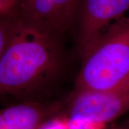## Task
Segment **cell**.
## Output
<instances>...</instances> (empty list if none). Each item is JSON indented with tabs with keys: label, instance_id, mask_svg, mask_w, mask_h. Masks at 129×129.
<instances>
[{
	"label": "cell",
	"instance_id": "obj_10",
	"mask_svg": "<svg viewBox=\"0 0 129 129\" xmlns=\"http://www.w3.org/2000/svg\"><path fill=\"white\" fill-rule=\"evenodd\" d=\"M71 120V129H108V124L89 120Z\"/></svg>",
	"mask_w": 129,
	"mask_h": 129
},
{
	"label": "cell",
	"instance_id": "obj_6",
	"mask_svg": "<svg viewBox=\"0 0 129 129\" xmlns=\"http://www.w3.org/2000/svg\"><path fill=\"white\" fill-rule=\"evenodd\" d=\"M66 102L26 101L0 110V129H40L52 117L62 113Z\"/></svg>",
	"mask_w": 129,
	"mask_h": 129
},
{
	"label": "cell",
	"instance_id": "obj_8",
	"mask_svg": "<svg viewBox=\"0 0 129 129\" xmlns=\"http://www.w3.org/2000/svg\"><path fill=\"white\" fill-rule=\"evenodd\" d=\"M40 129H71V120L63 111L47 120Z\"/></svg>",
	"mask_w": 129,
	"mask_h": 129
},
{
	"label": "cell",
	"instance_id": "obj_2",
	"mask_svg": "<svg viewBox=\"0 0 129 129\" xmlns=\"http://www.w3.org/2000/svg\"><path fill=\"white\" fill-rule=\"evenodd\" d=\"M73 93L115 88L129 80V14L81 58Z\"/></svg>",
	"mask_w": 129,
	"mask_h": 129
},
{
	"label": "cell",
	"instance_id": "obj_3",
	"mask_svg": "<svg viewBox=\"0 0 129 129\" xmlns=\"http://www.w3.org/2000/svg\"><path fill=\"white\" fill-rule=\"evenodd\" d=\"M129 111V80L106 90L72 93L64 113L72 120L109 124Z\"/></svg>",
	"mask_w": 129,
	"mask_h": 129
},
{
	"label": "cell",
	"instance_id": "obj_9",
	"mask_svg": "<svg viewBox=\"0 0 129 129\" xmlns=\"http://www.w3.org/2000/svg\"><path fill=\"white\" fill-rule=\"evenodd\" d=\"M21 0H0V17H20Z\"/></svg>",
	"mask_w": 129,
	"mask_h": 129
},
{
	"label": "cell",
	"instance_id": "obj_5",
	"mask_svg": "<svg viewBox=\"0 0 129 129\" xmlns=\"http://www.w3.org/2000/svg\"><path fill=\"white\" fill-rule=\"evenodd\" d=\"M79 0H21L20 18L62 38L72 27Z\"/></svg>",
	"mask_w": 129,
	"mask_h": 129
},
{
	"label": "cell",
	"instance_id": "obj_4",
	"mask_svg": "<svg viewBox=\"0 0 129 129\" xmlns=\"http://www.w3.org/2000/svg\"><path fill=\"white\" fill-rule=\"evenodd\" d=\"M129 14V0H83L78 51L80 58Z\"/></svg>",
	"mask_w": 129,
	"mask_h": 129
},
{
	"label": "cell",
	"instance_id": "obj_11",
	"mask_svg": "<svg viewBox=\"0 0 129 129\" xmlns=\"http://www.w3.org/2000/svg\"><path fill=\"white\" fill-rule=\"evenodd\" d=\"M108 129H129V119L125 120L120 123H116L111 125Z\"/></svg>",
	"mask_w": 129,
	"mask_h": 129
},
{
	"label": "cell",
	"instance_id": "obj_1",
	"mask_svg": "<svg viewBox=\"0 0 129 129\" xmlns=\"http://www.w3.org/2000/svg\"><path fill=\"white\" fill-rule=\"evenodd\" d=\"M61 39L20 19L0 58V96L52 83L64 62Z\"/></svg>",
	"mask_w": 129,
	"mask_h": 129
},
{
	"label": "cell",
	"instance_id": "obj_7",
	"mask_svg": "<svg viewBox=\"0 0 129 129\" xmlns=\"http://www.w3.org/2000/svg\"><path fill=\"white\" fill-rule=\"evenodd\" d=\"M20 17H0V58L17 27Z\"/></svg>",
	"mask_w": 129,
	"mask_h": 129
}]
</instances>
